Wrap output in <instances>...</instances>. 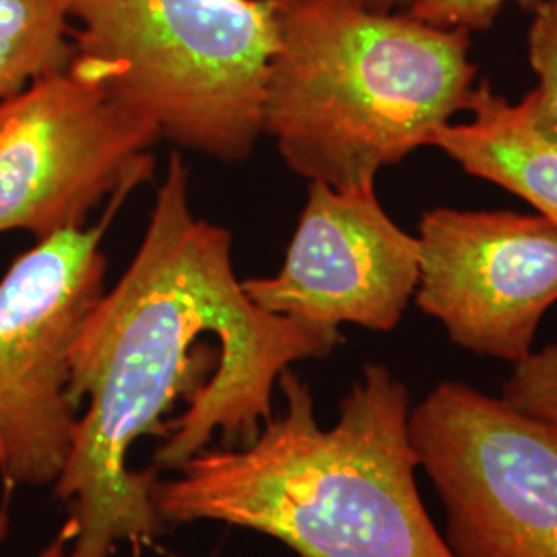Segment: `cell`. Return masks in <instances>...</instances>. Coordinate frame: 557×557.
Returning a JSON list of instances; mask_svg holds the SVG:
<instances>
[{"label": "cell", "instance_id": "obj_16", "mask_svg": "<svg viewBox=\"0 0 557 557\" xmlns=\"http://www.w3.org/2000/svg\"><path fill=\"white\" fill-rule=\"evenodd\" d=\"M363 2L376 11H405L411 0H363Z\"/></svg>", "mask_w": 557, "mask_h": 557}, {"label": "cell", "instance_id": "obj_10", "mask_svg": "<svg viewBox=\"0 0 557 557\" xmlns=\"http://www.w3.org/2000/svg\"><path fill=\"white\" fill-rule=\"evenodd\" d=\"M467 114L440 128L432 147L465 174L529 202L557 227V140L539 126L524 100H506L490 81H479Z\"/></svg>", "mask_w": 557, "mask_h": 557}, {"label": "cell", "instance_id": "obj_5", "mask_svg": "<svg viewBox=\"0 0 557 557\" xmlns=\"http://www.w3.org/2000/svg\"><path fill=\"white\" fill-rule=\"evenodd\" d=\"M122 188L98 225L38 239L0 278V479L9 487L54 483L75 438L71 356L103 296L101 239Z\"/></svg>", "mask_w": 557, "mask_h": 557}, {"label": "cell", "instance_id": "obj_4", "mask_svg": "<svg viewBox=\"0 0 557 557\" xmlns=\"http://www.w3.org/2000/svg\"><path fill=\"white\" fill-rule=\"evenodd\" d=\"M73 54L161 137L221 161L264 133L277 29L269 0H66Z\"/></svg>", "mask_w": 557, "mask_h": 557}, {"label": "cell", "instance_id": "obj_3", "mask_svg": "<svg viewBox=\"0 0 557 557\" xmlns=\"http://www.w3.org/2000/svg\"><path fill=\"white\" fill-rule=\"evenodd\" d=\"M277 48L262 128L287 168L333 188L376 186L432 147L478 89L471 32L363 0H269Z\"/></svg>", "mask_w": 557, "mask_h": 557}, {"label": "cell", "instance_id": "obj_15", "mask_svg": "<svg viewBox=\"0 0 557 557\" xmlns=\"http://www.w3.org/2000/svg\"><path fill=\"white\" fill-rule=\"evenodd\" d=\"M9 531H11V515H9L7 506H2L0 508V541H4ZM75 537H77V527H75V522H71L66 518V522L57 533V537L52 539L36 557H69V552H71L69 547L73 545Z\"/></svg>", "mask_w": 557, "mask_h": 557}, {"label": "cell", "instance_id": "obj_7", "mask_svg": "<svg viewBox=\"0 0 557 557\" xmlns=\"http://www.w3.org/2000/svg\"><path fill=\"white\" fill-rule=\"evenodd\" d=\"M160 131L120 100L100 69L71 62L0 101V234L46 239L153 174Z\"/></svg>", "mask_w": 557, "mask_h": 557}, {"label": "cell", "instance_id": "obj_14", "mask_svg": "<svg viewBox=\"0 0 557 557\" xmlns=\"http://www.w3.org/2000/svg\"><path fill=\"white\" fill-rule=\"evenodd\" d=\"M510 2L531 9L537 0H411L405 11L438 27L473 34L490 29Z\"/></svg>", "mask_w": 557, "mask_h": 557}, {"label": "cell", "instance_id": "obj_6", "mask_svg": "<svg viewBox=\"0 0 557 557\" xmlns=\"http://www.w3.org/2000/svg\"><path fill=\"white\" fill-rule=\"evenodd\" d=\"M419 467L457 557H557V428L444 380L411 407Z\"/></svg>", "mask_w": 557, "mask_h": 557}, {"label": "cell", "instance_id": "obj_13", "mask_svg": "<svg viewBox=\"0 0 557 557\" xmlns=\"http://www.w3.org/2000/svg\"><path fill=\"white\" fill-rule=\"evenodd\" d=\"M502 398L518 411L557 428V343L515 363Z\"/></svg>", "mask_w": 557, "mask_h": 557}, {"label": "cell", "instance_id": "obj_2", "mask_svg": "<svg viewBox=\"0 0 557 557\" xmlns=\"http://www.w3.org/2000/svg\"><path fill=\"white\" fill-rule=\"evenodd\" d=\"M277 382L285 409L250 444L205 448L156 479L163 524L248 529L298 557H457L419 496L411 397L386 366L363 368L326 430L292 368Z\"/></svg>", "mask_w": 557, "mask_h": 557}, {"label": "cell", "instance_id": "obj_8", "mask_svg": "<svg viewBox=\"0 0 557 557\" xmlns=\"http://www.w3.org/2000/svg\"><path fill=\"white\" fill-rule=\"evenodd\" d=\"M416 304L481 358L518 363L557 304V227L539 213L436 207L419 221Z\"/></svg>", "mask_w": 557, "mask_h": 557}, {"label": "cell", "instance_id": "obj_9", "mask_svg": "<svg viewBox=\"0 0 557 557\" xmlns=\"http://www.w3.org/2000/svg\"><path fill=\"white\" fill-rule=\"evenodd\" d=\"M418 281V236L388 218L376 186L310 182L277 275L246 278L242 285L271 314L388 333L416 296Z\"/></svg>", "mask_w": 557, "mask_h": 557}, {"label": "cell", "instance_id": "obj_1", "mask_svg": "<svg viewBox=\"0 0 557 557\" xmlns=\"http://www.w3.org/2000/svg\"><path fill=\"white\" fill-rule=\"evenodd\" d=\"M335 326L262 310L232 264L227 230L195 218L174 153L139 250L103 292L71 356V398H87L54 496L77 537L69 557H112L163 531L151 490L220 432L246 446L273 418V386L331 356Z\"/></svg>", "mask_w": 557, "mask_h": 557}, {"label": "cell", "instance_id": "obj_12", "mask_svg": "<svg viewBox=\"0 0 557 557\" xmlns=\"http://www.w3.org/2000/svg\"><path fill=\"white\" fill-rule=\"evenodd\" d=\"M527 34V57L537 85L522 96L539 126L557 140V0H537Z\"/></svg>", "mask_w": 557, "mask_h": 557}, {"label": "cell", "instance_id": "obj_11", "mask_svg": "<svg viewBox=\"0 0 557 557\" xmlns=\"http://www.w3.org/2000/svg\"><path fill=\"white\" fill-rule=\"evenodd\" d=\"M71 59L66 0H0V101Z\"/></svg>", "mask_w": 557, "mask_h": 557}]
</instances>
